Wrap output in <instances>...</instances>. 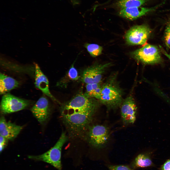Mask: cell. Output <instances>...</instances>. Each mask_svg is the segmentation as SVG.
Masks as SVG:
<instances>
[{"instance_id":"2","label":"cell","mask_w":170,"mask_h":170,"mask_svg":"<svg viewBox=\"0 0 170 170\" xmlns=\"http://www.w3.org/2000/svg\"><path fill=\"white\" fill-rule=\"evenodd\" d=\"M100 103L96 99L89 97L85 94H79L62 106V114L64 116L85 111H96Z\"/></svg>"},{"instance_id":"17","label":"cell","mask_w":170,"mask_h":170,"mask_svg":"<svg viewBox=\"0 0 170 170\" xmlns=\"http://www.w3.org/2000/svg\"><path fill=\"white\" fill-rule=\"evenodd\" d=\"M148 0H119L116 3L118 7L122 9L141 7Z\"/></svg>"},{"instance_id":"3","label":"cell","mask_w":170,"mask_h":170,"mask_svg":"<svg viewBox=\"0 0 170 170\" xmlns=\"http://www.w3.org/2000/svg\"><path fill=\"white\" fill-rule=\"evenodd\" d=\"M67 140L65 134L63 132L54 146L49 150L42 154L36 156L30 155L28 157L30 159L46 162L59 170H61V150Z\"/></svg>"},{"instance_id":"9","label":"cell","mask_w":170,"mask_h":170,"mask_svg":"<svg viewBox=\"0 0 170 170\" xmlns=\"http://www.w3.org/2000/svg\"><path fill=\"white\" fill-rule=\"evenodd\" d=\"M89 143L93 147L98 148L104 147L107 144L110 138L109 128L101 125L92 126L88 132Z\"/></svg>"},{"instance_id":"14","label":"cell","mask_w":170,"mask_h":170,"mask_svg":"<svg viewBox=\"0 0 170 170\" xmlns=\"http://www.w3.org/2000/svg\"><path fill=\"white\" fill-rule=\"evenodd\" d=\"M35 64V84L36 87L52 99L57 101L49 90V81L47 77L41 70L38 65L36 64Z\"/></svg>"},{"instance_id":"6","label":"cell","mask_w":170,"mask_h":170,"mask_svg":"<svg viewBox=\"0 0 170 170\" xmlns=\"http://www.w3.org/2000/svg\"><path fill=\"white\" fill-rule=\"evenodd\" d=\"M111 64L110 63L103 64L94 63L83 71L81 81L86 84L102 83L104 74Z\"/></svg>"},{"instance_id":"5","label":"cell","mask_w":170,"mask_h":170,"mask_svg":"<svg viewBox=\"0 0 170 170\" xmlns=\"http://www.w3.org/2000/svg\"><path fill=\"white\" fill-rule=\"evenodd\" d=\"M151 32V29L146 25L135 26L126 32L125 39L127 44L130 45H144Z\"/></svg>"},{"instance_id":"19","label":"cell","mask_w":170,"mask_h":170,"mask_svg":"<svg viewBox=\"0 0 170 170\" xmlns=\"http://www.w3.org/2000/svg\"><path fill=\"white\" fill-rule=\"evenodd\" d=\"M73 63L72 65L66 75V78L69 79V81H76L79 78L77 71Z\"/></svg>"},{"instance_id":"11","label":"cell","mask_w":170,"mask_h":170,"mask_svg":"<svg viewBox=\"0 0 170 170\" xmlns=\"http://www.w3.org/2000/svg\"><path fill=\"white\" fill-rule=\"evenodd\" d=\"M33 114L40 123L44 122L48 119L50 113L48 101L42 96L37 101L31 109Z\"/></svg>"},{"instance_id":"15","label":"cell","mask_w":170,"mask_h":170,"mask_svg":"<svg viewBox=\"0 0 170 170\" xmlns=\"http://www.w3.org/2000/svg\"><path fill=\"white\" fill-rule=\"evenodd\" d=\"M150 155L147 153H140L132 161L129 166L133 169L145 168L154 166Z\"/></svg>"},{"instance_id":"10","label":"cell","mask_w":170,"mask_h":170,"mask_svg":"<svg viewBox=\"0 0 170 170\" xmlns=\"http://www.w3.org/2000/svg\"><path fill=\"white\" fill-rule=\"evenodd\" d=\"M120 107L124 124L127 125L133 123L136 120L137 107L132 96L130 95L124 99Z\"/></svg>"},{"instance_id":"13","label":"cell","mask_w":170,"mask_h":170,"mask_svg":"<svg viewBox=\"0 0 170 170\" xmlns=\"http://www.w3.org/2000/svg\"><path fill=\"white\" fill-rule=\"evenodd\" d=\"M159 5L151 8L141 7L121 9L118 12L120 16L130 20H133L154 10Z\"/></svg>"},{"instance_id":"24","label":"cell","mask_w":170,"mask_h":170,"mask_svg":"<svg viewBox=\"0 0 170 170\" xmlns=\"http://www.w3.org/2000/svg\"><path fill=\"white\" fill-rule=\"evenodd\" d=\"M160 47L162 52L170 60V55L168 54L161 46H160Z\"/></svg>"},{"instance_id":"16","label":"cell","mask_w":170,"mask_h":170,"mask_svg":"<svg viewBox=\"0 0 170 170\" xmlns=\"http://www.w3.org/2000/svg\"><path fill=\"white\" fill-rule=\"evenodd\" d=\"M19 83L13 78L0 73V93L4 94L17 87Z\"/></svg>"},{"instance_id":"22","label":"cell","mask_w":170,"mask_h":170,"mask_svg":"<svg viewBox=\"0 0 170 170\" xmlns=\"http://www.w3.org/2000/svg\"><path fill=\"white\" fill-rule=\"evenodd\" d=\"M8 140L4 137L0 136V152L1 153L5 147Z\"/></svg>"},{"instance_id":"1","label":"cell","mask_w":170,"mask_h":170,"mask_svg":"<svg viewBox=\"0 0 170 170\" xmlns=\"http://www.w3.org/2000/svg\"><path fill=\"white\" fill-rule=\"evenodd\" d=\"M117 74L110 76L102 85L99 100L108 109L120 107L124 99L123 90L117 82Z\"/></svg>"},{"instance_id":"12","label":"cell","mask_w":170,"mask_h":170,"mask_svg":"<svg viewBox=\"0 0 170 170\" xmlns=\"http://www.w3.org/2000/svg\"><path fill=\"white\" fill-rule=\"evenodd\" d=\"M23 127L17 125L9 121L7 122L4 117L0 119V136L8 140L14 139L19 134Z\"/></svg>"},{"instance_id":"18","label":"cell","mask_w":170,"mask_h":170,"mask_svg":"<svg viewBox=\"0 0 170 170\" xmlns=\"http://www.w3.org/2000/svg\"><path fill=\"white\" fill-rule=\"evenodd\" d=\"M84 46L90 55L93 57L98 56L102 53V47L98 44L86 42L84 44Z\"/></svg>"},{"instance_id":"20","label":"cell","mask_w":170,"mask_h":170,"mask_svg":"<svg viewBox=\"0 0 170 170\" xmlns=\"http://www.w3.org/2000/svg\"><path fill=\"white\" fill-rule=\"evenodd\" d=\"M107 166L109 170H134L130 166L123 164H110Z\"/></svg>"},{"instance_id":"7","label":"cell","mask_w":170,"mask_h":170,"mask_svg":"<svg viewBox=\"0 0 170 170\" xmlns=\"http://www.w3.org/2000/svg\"><path fill=\"white\" fill-rule=\"evenodd\" d=\"M28 100L16 97L9 93L2 96L0 105L1 112L7 114L18 111L27 107L30 105Z\"/></svg>"},{"instance_id":"8","label":"cell","mask_w":170,"mask_h":170,"mask_svg":"<svg viewBox=\"0 0 170 170\" xmlns=\"http://www.w3.org/2000/svg\"><path fill=\"white\" fill-rule=\"evenodd\" d=\"M95 112L85 111L74 113L63 116L65 122L71 128L77 131L81 129L89 123Z\"/></svg>"},{"instance_id":"23","label":"cell","mask_w":170,"mask_h":170,"mask_svg":"<svg viewBox=\"0 0 170 170\" xmlns=\"http://www.w3.org/2000/svg\"><path fill=\"white\" fill-rule=\"evenodd\" d=\"M160 170H170V158L168 159L161 166Z\"/></svg>"},{"instance_id":"4","label":"cell","mask_w":170,"mask_h":170,"mask_svg":"<svg viewBox=\"0 0 170 170\" xmlns=\"http://www.w3.org/2000/svg\"><path fill=\"white\" fill-rule=\"evenodd\" d=\"M132 56L136 60L145 64H154L160 62L162 59L160 51L156 46L146 44L132 52Z\"/></svg>"},{"instance_id":"21","label":"cell","mask_w":170,"mask_h":170,"mask_svg":"<svg viewBox=\"0 0 170 170\" xmlns=\"http://www.w3.org/2000/svg\"><path fill=\"white\" fill-rule=\"evenodd\" d=\"M165 41L166 46L170 48V25H168L165 32Z\"/></svg>"}]
</instances>
